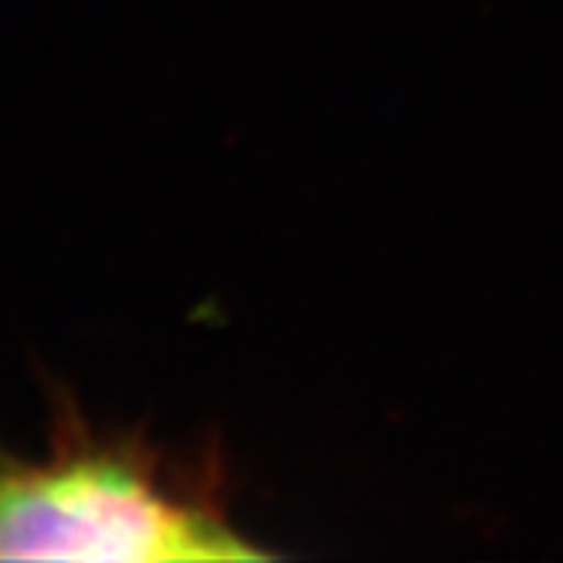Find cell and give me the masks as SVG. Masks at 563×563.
I'll return each instance as SVG.
<instances>
[{"label":"cell","instance_id":"1","mask_svg":"<svg viewBox=\"0 0 563 563\" xmlns=\"http://www.w3.org/2000/svg\"><path fill=\"white\" fill-rule=\"evenodd\" d=\"M45 455L0 441V560H265L234 527L224 478L133 431H102L48 384Z\"/></svg>","mask_w":563,"mask_h":563}]
</instances>
